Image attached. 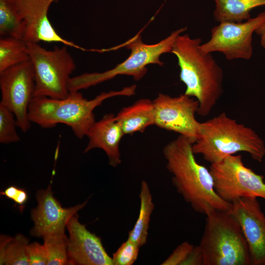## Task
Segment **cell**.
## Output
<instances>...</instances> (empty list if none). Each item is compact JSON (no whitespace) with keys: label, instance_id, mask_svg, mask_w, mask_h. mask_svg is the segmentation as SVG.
<instances>
[{"label":"cell","instance_id":"6da1fadb","mask_svg":"<svg viewBox=\"0 0 265 265\" xmlns=\"http://www.w3.org/2000/svg\"><path fill=\"white\" fill-rule=\"evenodd\" d=\"M192 144L188 138L179 135L163 148L173 185L196 212L206 215L212 210L229 212L232 203L216 193L210 170L197 162Z\"/></svg>","mask_w":265,"mask_h":265},{"label":"cell","instance_id":"7a4b0ae2","mask_svg":"<svg viewBox=\"0 0 265 265\" xmlns=\"http://www.w3.org/2000/svg\"><path fill=\"white\" fill-rule=\"evenodd\" d=\"M202 40L180 34L171 52L178 59L180 79L186 86L185 94L198 101L197 114L208 115L223 93V72L211 53L200 49Z\"/></svg>","mask_w":265,"mask_h":265},{"label":"cell","instance_id":"3957f363","mask_svg":"<svg viewBox=\"0 0 265 265\" xmlns=\"http://www.w3.org/2000/svg\"><path fill=\"white\" fill-rule=\"evenodd\" d=\"M136 86L125 87L120 90L104 92L92 100L84 98L79 91H70L63 99L34 97L28 107L30 122L44 129L58 124L69 126L79 139L86 136L95 122L94 110L106 100L115 96H131L135 93Z\"/></svg>","mask_w":265,"mask_h":265},{"label":"cell","instance_id":"277c9868","mask_svg":"<svg viewBox=\"0 0 265 265\" xmlns=\"http://www.w3.org/2000/svg\"><path fill=\"white\" fill-rule=\"evenodd\" d=\"M192 150L211 164L239 152L249 153L259 162L265 156L263 140L252 129L237 123L225 112L200 123L198 138L192 144Z\"/></svg>","mask_w":265,"mask_h":265},{"label":"cell","instance_id":"5b68a950","mask_svg":"<svg viewBox=\"0 0 265 265\" xmlns=\"http://www.w3.org/2000/svg\"><path fill=\"white\" fill-rule=\"evenodd\" d=\"M206 215L199 245L204 265H250L249 247L241 227L229 212L212 210Z\"/></svg>","mask_w":265,"mask_h":265},{"label":"cell","instance_id":"8992f818","mask_svg":"<svg viewBox=\"0 0 265 265\" xmlns=\"http://www.w3.org/2000/svg\"><path fill=\"white\" fill-rule=\"evenodd\" d=\"M186 29L183 27L175 30L165 39L151 45L143 43L140 34H137L124 44L131 50L130 55L126 60L103 72L85 73L71 78L68 86L69 92L87 89L118 75L132 76L135 80H139L146 74L148 65H163L160 56L163 53H171L177 37Z\"/></svg>","mask_w":265,"mask_h":265},{"label":"cell","instance_id":"52a82bcc","mask_svg":"<svg viewBox=\"0 0 265 265\" xmlns=\"http://www.w3.org/2000/svg\"><path fill=\"white\" fill-rule=\"evenodd\" d=\"M27 45L35 75L34 97H66L70 76L76 68L68 46H55L48 50L38 43L27 42Z\"/></svg>","mask_w":265,"mask_h":265},{"label":"cell","instance_id":"ba28073f","mask_svg":"<svg viewBox=\"0 0 265 265\" xmlns=\"http://www.w3.org/2000/svg\"><path fill=\"white\" fill-rule=\"evenodd\" d=\"M210 171L214 189L224 201L232 203L245 197L265 199L264 176L246 167L241 155H230L222 160L212 163Z\"/></svg>","mask_w":265,"mask_h":265},{"label":"cell","instance_id":"9c48e42d","mask_svg":"<svg viewBox=\"0 0 265 265\" xmlns=\"http://www.w3.org/2000/svg\"><path fill=\"white\" fill-rule=\"evenodd\" d=\"M35 86L34 72L30 60L0 72V104L13 112L18 127L24 132L30 128L28 110Z\"/></svg>","mask_w":265,"mask_h":265},{"label":"cell","instance_id":"30bf717a","mask_svg":"<svg viewBox=\"0 0 265 265\" xmlns=\"http://www.w3.org/2000/svg\"><path fill=\"white\" fill-rule=\"evenodd\" d=\"M265 22V12L244 22H222L211 29V38L200 45L204 53L218 52L229 60L249 59L252 55V35Z\"/></svg>","mask_w":265,"mask_h":265},{"label":"cell","instance_id":"8fae6325","mask_svg":"<svg viewBox=\"0 0 265 265\" xmlns=\"http://www.w3.org/2000/svg\"><path fill=\"white\" fill-rule=\"evenodd\" d=\"M155 125L178 133L194 143L198 139L200 123L195 118L198 101L185 94L172 97L159 93L153 101Z\"/></svg>","mask_w":265,"mask_h":265},{"label":"cell","instance_id":"7c38bea8","mask_svg":"<svg viewBox=\"0 0 265 265\" xmlns=\"http://www.w3.org/2000/svg\"><path fill=\"white\" fill-rule=\"evenodd\" d=\"M239 223L247 242L251 265H265V215L257 198H239L229 212Z\"/></svg>","mask_w":265,"mask_h":265},{"label":"cell","instance_id":"4fadbf2b","mask_svg":"<svg viewBox=\"0 0 265 265\" xmlns=\"http://www.w3.org/2000/svg\"><path fill=\"white\" fill-rule=\"evenodd\" d=\"M37 206L31 211L34 222L30 234L32 236H45L65 233V228L71 218L84 207L88 200L74 207L63 208L54 197L50 185L46 189L36 193Z\"/></svg>","mask_w":265,"mask_h":265},{"label":"cell","instance_id":"5bb4252c","mask_svg":"<svg viewBox=\"0 0 265 265\" xmlns=\"http://www.w3.org/2000/svg\"><path fill=\"white\" fill-rule=\"evenodd\" d=\"M58 0H14L25 23L23 39L28 43L57 42L81 51L86 50L59 35L48 14L52 4Z\"/></svg>","mask_w":265,"mask_h":265},{"label":"cell","instance_id":"9a60e30c","mask_svg":"<svg viewBox=\"0 0 265 265\" xmlns=\"http://www.w3.org/2000/svg\"><path fill=\"white\" fill-rule=\"evenodd\" d=\"M67 229L69 234V265H113L112 258L106 252L101 238L80 222L77 213L68 221Z\"/></svg>","mask_w":265,"mask_h":265},{"label":"cell","instance_id":"2e32d148","mask_svg":"<svg viewBox=\"0 0 265 265\" xmlns=\"http://www.w3.org/2000/svg\"><path fill=\"white\" fill-rule=\"evenodd\" d=\"M124 133L113 113L106 114L95 121L86 136L88 138L84 153L99 148L103 150L108 158L109 165L115 167L121 163L119 144Z\"/></svg>","mask_w":265,"mask_h":265},{"label":"cell","instance_id":"e0dca14e","mask_svg":"<svg viewBox=\"0 0 265 265\" xmlns=\"http://www.w3.org/2000/svg\"><path fill=\"white\" fill-rule=\"evenodd\" d=\"M115 116L124 134L143 132L148 127L155 125L153 101L139 99L122 108Z\"/></svg>","mask_w":265,"mask_h":265},{"label":"cell","instance_id":"ac0fdd59","mask_svg":"<svg viewBox=\"0 0 265 265\" xmlns=\"http://www.w3.org/2000/svg\"><path fill=\"white\" fill-rule=\"evenodd\" d=\"M213 16L218 22L241 23L250 18L254 8L265 5V0H214Z\"/></svg>","mask_w":265,"mask_h":265},{"label":"cell","instance_id":"d6986e66","mask_svg":"<svg viewBox=\"0 0 265 265\" xmlns=\"http://www.w3.org/2000/svg\"><path fill=\"white\" fill-rule=\"evenodd\" d=\"M140 201L138 218L128 233V238L140 247L147 242L151 215L154 209V203L149 185L143 180L141 183L139 192Z\"/></svg>","mask_w":265,"mask_h":265},{"label":"cell","instance_id":"ffe728a7","mask_svg":"<svg viewBox=\"0 0 265 265\" xmlns=\"http://www.w3.org/2000/svg\"><path fill=\"white\" fill-rule=\"evenodd\" d=\"M0 264L28 265L26 247L29 239L18 234L15 237L1 236L0 240Z\"/></svg>","mask_w":265,"mask_h":265},{"label":"cell","instance_id":"44dd1931","mask_svg":"<svg viewBox=\"0 0 265 265\" xmlns=\"http://www.w3.org/2000/svg\"><path fill=\"white\" fill-rule=\"evenodd\" d=\"M30 60L27 42L22 38L2 37L0 39V72Z\"/></svg>","mask_w":265,"mask_h":265},{"label":"cell","instance_id":"7402d4cb","mask_svg":"<svg viewBox=\"0 0 265 265\" xmlns=\"http://www.w3.org/2000/svg\"><path fill=\"white\" fill-rule=\"evenodd\" d=\"M25 26L14 0H0V37L23 39Z\"/></svg>","mask_w":265,"mask_h":265},{"label":"cell","instance_id":"603a6c76","mask_svg":"<svg viewBox=\"0 0 265 265\" xmlns=\"http://www.w3.org/2000/svg\"><path fill=\"white\" fill-rule=\"evenodd\" d=\"M43 238L47 258V265H69L68 238L65 233L48 235Z\"/></svg>","mask_w":265,"mask_h":265},{"label":"cell","instance_id":"cb8c5ba5","mask_svg":"<svg viewBox=\"0 0 265 265\" xmlns=\"http://www.w3.org/2000/svg\"><path fill=\"white\" fill-rule=\"evenodd\" d=\"M18 127L14 114L9 108L0 104V142L8 144L20 140L16 127Z\"/></svg>","mask_w":265,"mask_h":265},{"label":"cell","instance_id":"d4e9b609","mask_svg":"<svg viewBox=\"0 0 265 265\" xmlns=\"http://www.w3.org/2000/svg\"><path fill=\"white\" fill-rule=\"evenodd\" d=\"M140 247L128 238L113 253V265H132L136 260Z\"/></svg>","mask_w":265,"mask_h":265},{"label":"cell","instance_id":"484cf974","mask_svg":"<svg viewBox=\"0 0 265 265\" xmlns=\"http://www.w3.org/2000/svg\"><path fill=\"white\" fill-rule=\"evenodd\" d=\"M194 246L187 241L181 243L161 265H184Z\"/></svg>","mask_w":265,"mask_h":265},{"label":"cell","instance_id":"4316f807","mask_svg":"<svg viewBox=\"0 0 265 265\" xmlns=\"http://www.w3.org/2000/svg\"><path fill=\"white\" fill-rule=\"evenodd\" d=\"M26 251L30 265H47L46 252L43 244L36 241L28 243Z\"/></svg>","mask_w":265,"mask_h":265},{"label":"cell","instance_id":"83f0119b","mask_svg":"<svg viewBox=\"0 0 265 265\" xmlns=\"http://www.w3.org/2000/svg\"><path fill=\"white\" fill-rule=\"evenodd\" d=\"M0 194L4 195L19 205L25 204L28 197L27 194L25 189L14 186L7 187L4 191L0 192Z\"/></svg>","mask_w":265,"mask_h":265},{"label":"cell","instance_id":"f1b7e54d","mask_svg":"<svg viewBox=\"0 0 265 265\" xmlns=\"http://www.w3.org/2000/svg\"><path fill=\"white\" fill-rule=\"evenodd\" d=\"M255 32L260 36L261 45L265 48V22L255 30Z\"/></svg>","mask_w":265,"mask_h":265}]
</instances>
